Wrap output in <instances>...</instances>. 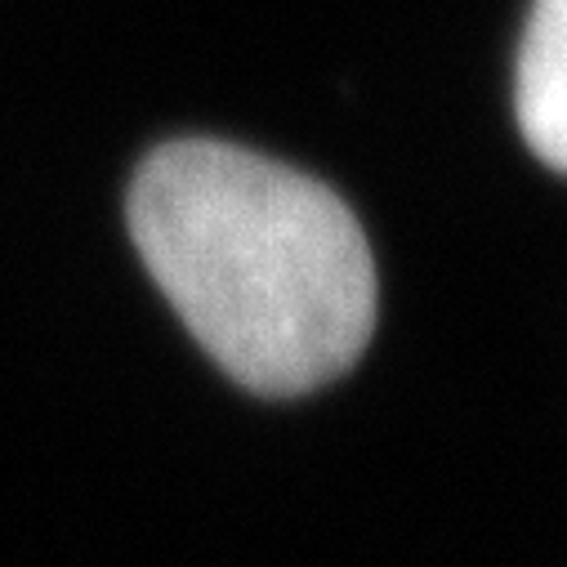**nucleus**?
<instances>
[{
    "label": "nucleus",
    "instance_id": "obj_1",
    "mask_svg": "<svg viewBox=\"0 0 567 567\" xmlns=\"http://www.w3.org/2000/svg\"><path fill=\"white\" fill-rule=\"evenodd\" d=\"M130 237L197 344L246 389L344 375L375 331V264L313 175L224 138L162 144L130 184Z\"/></svg>",
    "mask_w": 567,
    "mask_h": 567
},
{
    "label": "nucleus",
    "instance_id": "obj_2",
    "mask_svg": "<svg viewBox=\"0 0 567 567\" xmlns=\"http://www.w3.org/2000/svg\"><path fill=\"white\" fill-rule=\"evenodd\" d=\"M514 112L527 148L567 175V0H536L518 45Z\"/></svg>",
    "mask_w": 567,
    "mask_h": 567
}]
</instances>
